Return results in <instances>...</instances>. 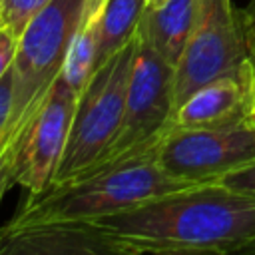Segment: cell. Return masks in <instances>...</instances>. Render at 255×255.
Instances as JSON below:
<instances>
[{
    "label": "cell",
    "mask_w": 255,
    "mask_h": 255,
    "mask_svg": "<svg viewBox=\"0 0 255 255\" xmlns=\"http://www.w3.org/2000/svg\"><path fill=\"white\" fill-rule=\"evenodd\" d=\"M92 223L114 255H227L255 239V197L221 183H199Z\"/></svg>",
    "instance_id": "6da1fadb"
},
{
    "label": "cell",
    "mask_w": 255,
    "mask_h": 255,
    "mask_svg": "<svg viewBox=\"0 0 255 255\" xmlns=\"http://www.w3.org/2000/svg\"><path fill=\"white\" fill-rule=\"evenodd\" d=\"M157 149L28 195L10 223L94 221L195 185L169 175L157 159Z\"/></svg>",
    "instance_id": "7a4b0ae2"
},
{
    "label": "cell",
    "mask_w": 255,
    "mask_h": 255,
    "mask_svg": "<svg viewBox=\"0 0 255 255\" xmlns=\"http://www.w3.org/2000/svg\"><path fill=\"white\" fill-rule=\"evenodd\" d=\"M173 84L175 68L149 46L143 32L137 28V44L129 68L124 116L118 133L110 147L76 177L159 147L165 133L173 128Z\"/></svg>",
    "instance_id": "3957f363"
},
{
    "label": "cell",
    "mask_w": 255,
    "mask_h": 255,
    "mask_svg": "<svg viewBox=\"0 0 255 255\" xmlns=\"http://www.w3.org/2000/svg\"><path fill=\"white\" fill-rule=\"evenodd\" d=\"M135 44L137 34L120 52L100 64L86 82L84 90L78 94L66 149L48 187L66 183L82 173L114 141L124 116V102Z\"/></svg>",
    "instance_id": "277c9868"
},
{
    "label": "cell",
    "mask_w": 255,
    "mask_h": 255,
    "mask_svg": "<svg viewBox=\"0 0 255 255\" xmlns=\"http://www.w3.org/2000/svg\"><path fill=\"white\" fill-rule=\"evenodd\" d=\"M255 62L247 12L233 0H203L197 28L175 66V110L197 88Z\"/></svg>",
    "instance_id": "5b68a950"
},
{
    "label": "cell",
    "mask_w": 255,
    "mask_h": 255,
    "mask_svg": "<svg viewBox=\"0 0 255 255\" xmlns=\"http://www.w3.org/2000/svg\"><path fill=\"white\" fill-rule=\"evenodd\" d=\"M92 0H50L24 28L12 64L14 104L10 124L44 94L62 72L70 44Z\"/></svg>",
    "instance_id": "8992f818"
},
{
    "label": "cell",
    "mask_w": 255,
    "mask_h": 255,
    "mask_svg": "<svg viewBox=\"0 0 255 255\" xmlns=\"http://www.w3.org/2000/svg\"><path fill=\"white\" fill-rule=\"evenodd\" d=\"M161 167L189 183H217L255 163V126L185 129L173 126L159 143Z\"/></svg>",
    "instance_id": "52a82bcc"
},
{
    "label": "cell",
    "mask_w": 255,
    "mask_h": 255,
    "mask_svg": "<svg viewBox=\"0 0 255 255\" xmlns=\"http://www.w3.org/2000/svg\"><path fill=\"white\" fill-rule=\"evenodd\" d=\"M76 104L78 94L60 72L48 88L44 104L34 118L20 151L16 183L26 187L28 195H36L52 183L66 149Z\"/></svg>",
    "instance_id": "ba28073f"
},
{
    "label": "cell",
    "mask_w": 255,
    "mask_h": 255,
    "mask_svg": "<svg viewBox=\"0 0 255 255\" xmlns=\"http://www.w3.org/2000/svg\"><path fill=\"white\" fill-rule=\"evenodd\" d=\"M255 112V62L197 88L175 110L173 126L225 129L251 126Z\"/></svg>",
    "instance_id": "9c48e42d"
},
{
    "label": "cell",
    "mask_w": 255,
    "mask_h": 255,
    "mask_svg": "<svg viewBox=\"0 0 255 255\" xmlns=\"http://www.w3.org/2000/svg\"><path fill=\"white\" fill-rule=\"evenodd\" d=\"M114 255L92 221H32L0 227V255Z\"/></svg>",
    "instance_id": "30bf717a"
},
{
    "label": "cell",
    "mask_w": 255,
    "mask_h": 255,
    "mask_svg": "<svg viewBox=\"0 0 255 255\" xmlns=\"http://www.w3.org/2000/svg\"><path fill=\"white\" fill-rule=\"evenodd\" d=\"M203 10V0H165L147 8L139 30L149 46L173 68L181 60Z\"/></svg>",
    "instance_id": "8fae6325"
},
{
    "label": "cell",
    "mask_w": 255,
    "mask_h": 255,
    "mask_svg": "<svg viewBox=\"0 0 255 255\" xmlns=\"http://www.w3.org/2000/svg\"><path fill=\"white\" fill-rule=\"evenodd\" d=\"M102 6L104 0H92L88 12L70 44L66 54L62 76L70 88L80 94L98 66V44H100V24H102Z\"/></svg>",
    "instance_id": "7c38bea8"
},
{
    "label": "cell",
    "mask_w": 255,
    "mask_h": 255,
    "mask_svg": "<svg viewBox=\"0 0 255 255\" xmlns=\"http://www.w3.org/2000/svg\"><path fill=\"white\" fill-rule=\"evenodd\" d=\"M147 10L145 0H104L102 24H100V44H98V66L129 44L141 18ZM96 66V68H98Z\"/></svg>",
    "instance_id": "4fadbf2b"
},
{
    "label": "cell",
    "mask_w": 255,
    "mask_h": 255,
    "mask_svg": "<svg viewBox=\"0 0 255 255\" xmlns=\"http://www.w3.org/2000/svg\"><path fill=\"white\" fill-rule=\"evenodd\" d=\"M48 92V90H46ZM46 92L40 94L22 114L20 120L8 124V128L2 131L0 135V199L4 197V193L8 191V187L12 183H16L18 179V161H20V151L22 145L26 141V135L30 131V126L34 122V118L38 116Z\"/></svg>",
    "instance_id": "5bb4252c"
},
{
    "label": "cell",
    "mask_w": 255,
    "mask_h": 255,
    "mask_svg": "<svg viewBox=\"0 0 255 255\" xmlns=\"http://www.w3.org/2000/svg\"><path fill=\"white\" fill-rule=\"evenodd\" d=\"M50 0H0V26H6L20 36L28 22Z\"/></svg>",
    "instance_id": "9a60e30c"
},
{
    "label": "cell",
    "mask_w": 255,
    "mask_h": 255,
    "mask_svg": "<svg viewBox=\"0 0 255 255\" xmlns=\"http://www.w3.org/2000/svg\"><path fill=\"white\" fill-rule=\"evenodd\" d=\"M217 183H221V185H225V187H229L233 191H239V193L255 197V163L249 165V167H243V169H239L235 173L225 175Z\"/></svg>",
    "instance_id": "2e32d148"
},
{
    "label": "cell",
    "mask_w": 255,
    "mask_h": 255,
    "mask_svg": "<svg viewBox=\"0 0 255 255\" xmlns=\"http://www.w3.org/2000/svg\"><path fill=\"white\" fill-rule=\"evenodd\" d=\"M18 34H14L10 28L0 26V80L2 76L12 68L16 50H18Z\"/></svg>",
    "instance_id": "e0dca14e"
},
{
    "label": "cell",
    "mask_w": 255,
    "mask_h": 255,
    "mask_svg": "<svg viewBox=\"0 0 255 255\" xmlns=\"http://www.w3.org/2000/svg\"><path fill=\"white\" fill-rule=\"evenodd\" d=\"M12 104H14V82H12V68H10L0 80V135L10 124Z\"/></svg>",
    "instance_id": "ac0fdd59"
},
{
    "label": "cell",
    "mask_w": 255,
    "mask_h": 255,
    "mask_svg": "<svg viewBox=\"0 0 255 255\" xmlns=\"http://www.w3.org/2000/svg\"><path fill=\"white\" fill-rule=\"evenodd\" d=\"M247 18H249V28H251V36H253V46H255V0H251V4L245 8Z\"/></svg>",
    "instance_id": "d6986e66"
},
{
    "label": "cell",
    "mask_w": 255,
    "mask_h": 255,
    "mask_svg": "<svg viewBox=\"0 0 255 255\" xmlns=\"http://www.w3.org/2000/svg\"><path fill=\"white\" fill-rule=\"evenodd\" d=\"M239 253H245V255H255V239H251Z\"/></svg>",
    "instance_id": "ffe728a7"
},
{
    "label": "cell",
    "mask_w": 255,
    "mask_h": 255,
    "mask_svg": "<svg viewBox=\"0 0 255 255\" xmlns=\"http://www.w3.org/2000/svg\"><path fill=\"white\" fill-rule=\"evenodd\" d=\"M147 2V8H153V6H159V4H163L165 0H145Z\"/></svg>",
    "instance_id": "44dd1931"
},
{
    "label": "cell",
    "mask_w": 255,
    "mask_h": 255,
    "mask_svg": "<svg viewBox=\"0 0 255 255\" xmlns=\"http://www.w3.org/2000/svg\"><path fill=\"white\" fill-rule=\"evenodd\" d=\"M251 126H255V112H253V118H251Z\"/></svg>",
    "instance_id": "7402d4cb"
}]
</instances>
